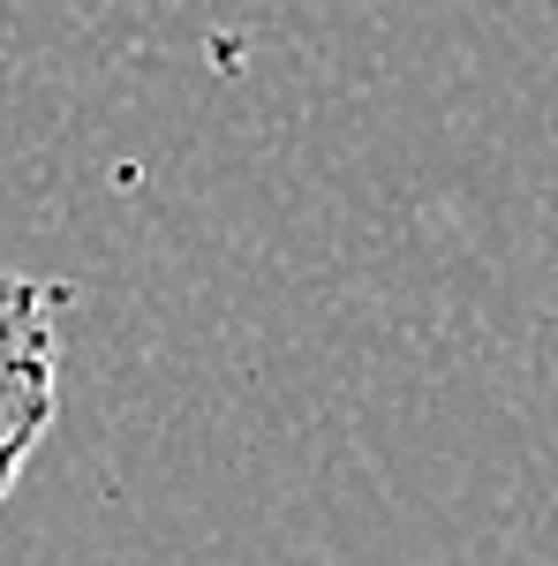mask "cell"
<instances>
[{
  "instance_id": "cell-1",
  "label": "cell",
  "mask_w": 558,
  "mask_h": 566,
  "mask_svg": "<svg viewBox=\"0 0 558 566\" xmlns=\"http://www.w3.org/2000/svg\"><path fill=\"white\" fill-rule=\"evenodd\" d=\"M61 310L69 287L0 264V499L39 453L61 408Z\"/></svg>"
}]
</instances>
